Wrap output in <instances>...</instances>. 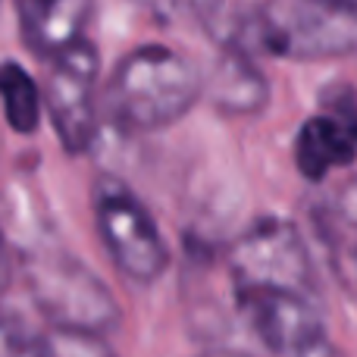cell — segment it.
I'll return each instance as SVG.
<instances>
[{
	"label": "cell",
	"instance_id": "6da1fadb",
	"mask_svg": "<svg viewBox=\"0 0 357 357\" xmlns=\"http://www.w3.org/2000/svg\"><path fill=\"white\" fill-rule=\"evenodd\" d=\"M226 47L285 60H329L357 50V6L342 0H264L235 19Z\"/></svg>",
	"mask_w": 357,
	"mask_h": 357
},
{
	"label": "cell",
	"instance_id": "7a4b0ae2",
	"mask_svg": "<svg viewBox=\"0 0 357 357\" xmlns=\"http://www.w3.org/2000/svg\"><path fill=\"white\" fill-rule=\"evenodd\" d=\"M201 94L204 79L188 56L163 44H144L123 56L104 104L119 129L142 135L178 123Z\"/></svg>",
	"mask_w": 357,
	"mask_h": 357
},
{
	"label": "cell",
	"instance_id": "3957f363",
	"mask_svg": "<svg viewBox=\"0 0 357 357\" xmlns=\"http://www.w3.org/2000/svg\"><path fill=\"white\" fill-rule=\"evenodd\" d=\"M91 207L98 235L116 270L138 285L157 282L169 266V248L148 204L123 178L98 176Z\"/></svg>",
	"mask_w": 357,
	"mask_h": 357
},
{
	"label": "cell",
	"instance_id": "277c9868",
	"mask_svg": "<svg viewBox=\"0 0 357 357\" xmlns=\"http://www.w3.org/2000/svg\"><path fill=\"white\" fill-rule=\"evenodd\" d=\"M25 282L50 326L107 335L119 326V304L82 260L41 251L25 260Z\"/></svg>",
	"mask_w": 357,
	"mask_h": 357
},
{
	"label": "cell",
	"instance_id": "5b68a950",
	"mask_svg": "<svg viewBox=\"0 0 357 357\" xmlns=\"http://www.w3.org/2000/svg\"><path fill=\"white\" fill-rule=\"evenodd\" d=\"M235 289L301 291L317 295L310 251L298 226L279 216H264L235 238L226 254Z\"/></svg>",
	"mask_w": 357,
	"mask_h": 357
},
{
	"label": "cell",
	"instance_id": "8992f818",
	"mask_svg": "<svg viewBox=\"0 0 357 357\" xmlns=\"http://www.w3.org/2000/svg\"><path fill=\"white\" fill-rule=\"evenodd\" d=\"M47 63L50 73L44 82V107L54 132L69 154H85L98 135L94 88H98L100 54L88 38H79Z\"/></svg>",
	"mask_w": 357,
	"mask_h": 357
},
{
	"label": "cell",
	"instance_id": "52a82bcc",
	"mask_svg": "<svg viewBox=\"0 0 357 357\" xmlns=\"http://www.w3.org/2000/svg\"><path fill=\"white\" fill-rule=\"evenodd\" d=\"M235 307L251 326V333L273 354L295 357L301 348L326 335L317 295L301 291H266V289H235Z\"/></svg>",
	"mask_w": 357,
	"mask_h": 357
},
{
	"label": "cell",
	"instance_id": "ba28073f",
	"mask_svg": "<svg viewBox=\"0 0 357 357\" xmlns=\"http://www.w3.org/2000/svg\"><path fill=\"white\" fill-rule=\"evenodd\" d=\"M91 3L94 0H16L25 44L44 60L56 56L85 38Z\"/></svg>",
	"mask_w": 357,
	"mask_h": 357
},
{
	"label": "cell",
	"instance_id": "9c48e42d",
	"mask_svg": "<svg viewBox=\"0 0 357 357\" xmlns=\"http://www.w3.org/2000/svg\"><path fill=\"white\" fill-rule=\"evenodd\" d=\"M204 91H207L210 104L229 116L260 113L270 98V85H266L264 73L254 66V56L238 47H226V44H222L210 75L204 79Z\"/></svg>",
	"mask_w": 357,
	"mask_h": 357
},
{
	"label": "cell",
	"instance_id": "30bf717a",
	"mask_svg": "<svg viewBox=\"0 0 357 357\" xmlns=\"http://www.w3.org/2000/svg\"><path fill=\"white\" fill-rule=\"evenodd\" d=\"M0 100H3L6 123L19 135H31L41 126L44 94L19 63H0Z\"/></svg>",
	"mask_w": 357,
	"mask_h": 357
},
{
	"label": "cell",
	"instance_id": "8fae6325",
	"mask_svg": "<svg viewBox=\"0 0 357 357\" xmlns=\"http://www.w3.org/2000/svg\"><path fill=\"white\" fill-rule=\"evenodd\" d=\"M38 342H41V357H116L104 335L82 333V329L50 326Z\"/></svg>",
	"mask_w": 357,
	"mask_h": 357
},
{
	"label": "cell",
	"instance_id": "7c38bea8",
	"mask_svg": "<svg viewBox=\"0 0 357 357\" xmlns=\"http://www.w3.org/2000/svg\"><path fill=\"white\" fill-rule=\"evenodd\" d=\"M129 3L148 13V16H154L157 22H178V19L210 22L220 13L222 0H129Z\"/></svg>",
	"mask_w": 357,
	"mask_h": 357
},
{
	"label": "cell",
	"instance_id": "4fadbf2b",
	"mask_svg": "<svg viewBox=\"0 0 357 357\" xmlns=\"http://www.w3.org/2000/svg\"><path fill=\"white\" fill-rule=\"evenodd\" d=\"M335 207H339V216L345 222H351L357 226V178L345 185V188L339 191V197H335Z\"/></svg>",
	"mask_w": 357,
	"mask_h": 357
},
{
	"label": "cell",
	"instance_id": "5bb4252c",
	"mask_svg": "<svg viewBox=\"0 0 357 357\" xmlns=\"http://www.w3.org/2000/svg\"><path fill=\"white\" fill-rule=\"evenodd\" d=\"M295 357H345V354H342L339 348H335L333 342L326 339V335H320V339L310 342L307 348H301V351H298Z\"/></svg>",
	"mask_w": 357,
	"mask_h": 357
},
{
	"label": "cell",
	"instance_id": "9a60e30c",
	"mask_svg": "<svg viewBox=\"0 0 357 357\" xmlns=\"http://www.w3.org/2000/svg\"><path fill=\"white\" fill-rule=\"evenodd\" d=\"M6 285H10V251H6V241L0 235V298H3Z\"/></svg>",
	"mask_w": 357,
	"mask_h": 357
},
{
	"label": "cell",
	"instance_id": "2e32d148",
	"mask_svg": "<svg viewBox=\"0 0 357 357\" xmlns=\"http://www.w3.org/2000/svg\"><path fill=\"white\" fill-rule=\"evenodd\" d=\"M204 357H245V354H235V351H210V354H204Z\"/></svg>",
	"mask_w": 357,
	"mask_h": 357
},
{
	"label": "cell",
	"instance_id": "e0dca14e",
	"mask_svg": "<svg viewBox=\"0 0 357 357\" xmlns=\"http://www.w3.org/2000/svg\"><path fill=\"white\" fill-rule=\"evenodd\" d=\"M342 3H351V6H357V0H342Z\"/></svg>",
	"mask_w": 357,
	"mask_h": 357
}]
</instances>
